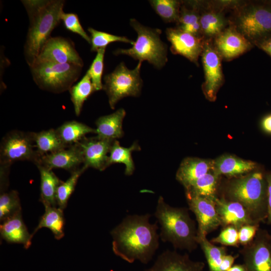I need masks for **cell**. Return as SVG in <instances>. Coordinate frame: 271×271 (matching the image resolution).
<instances>
[{
	"instance_id": "6da1fadb",
	"label": "cell",
	"mask_w": 271,
	"mask_h": 271,
	"mask_svg": "<svg viewBox=\"0 0 271 271\" xmlns=\"http://www.w3.org/2000/svg\"><path fill=\"white\" fill-rule=\"evenodd\" d=\"M150 214L125 217L110 232L113 253L132 263L136 260L147 264L159 246L157 222H150Z\"/></svg>"
},
{
	"instance_id": "7a4b0ae2",
	"label": "cell",
	"mask_w": 271,
	"mask_h": 271,
	"mask_svg": "<svg viewBox=\"0 0 271 271\" xmlns=\"http://www.w3.org/2000/svg\"><path fill=\"white\" fill-rule=\"evenodd\" d=\"M29 19L24 45L26 62L30 67L35 62L51 34L60 23L65 3L63 0H25L22 1Z\"/></svg>"
},
{
	"instance_id": "3957f363",
	"label": "cell",
	"mask_w": 271,
	"mask_h": 271,
	"mask_svg": "<svg viewBox=\"0 0 271 271\" xmlns=\"http://www.w3.org/2000/svg\"><path fill=\"white\" fill-rule=\"evenodd\" d=\"M266 172L257 168L245 175L233 177L219 198L241 204L257 223L266 221L268 215Z\"/></svg>"
},
{
	"instance_id": "277c9868",
	"label": "cell",
	"mask_w": 271,
	"mask_h": 271,
	"mask_svg": "<svg viewBox=\"0 0 271 271\" xmlns=\"http://www.w3.org/2000/svg\"><path fill=\"white\" fill-rule=\"evenodd\" d=\"M155 216L161 226L159 236L163 241L190 252L197 248V228L187 208L171 206L160 196Z\"/></svg>"
},
{
	"instance_id": "5b68a950",
	"label": "cell",
	"mask_w": 271,
	"mask_h": 271,
	"mask_svg": "<svg viewBox=\"0 0 271 271\" xmlns=\"http://www.w3.org/2000/svg\"><path fill=\"white\" fill-rule=\"evenodd\" d=\"M229 20L253 45L271 36V1L237 2Z\"/></svg>"
},
{
	"instance_id": "8992f818",
	"label": "cell",
	"mask_w": 271,
	"mask_h": 271,
	"mask_svg": "<svg viewBox=\"0 0 271 271\" xmlns=\"http://www.w3.org/2000/svg\"><path fill=\"white\" fill-rule=\"evenodd\" d=\"M129 23L137 33L136 41L131 48L117 49L113 54L129 56L141 62L147 61L158 69L162 68L168 61V50L161 39V30L145 26L134 19Z\"/></svg>"
},
{
	"instance_id": "52a82bcc",
	"label": "cell",
	"mask_w": 271,
	"mask_h": 271,
	"mask_svg": "<svg viewBox=\"0 0 271 271\" xmlns=\"http://www.w3.org/2000/svg\"><path fill=\"white\" fill-rule=\"evenodd\" d=\"M30 68L34 81L41 89L56 93L69 90L82 68L72 64L44 61H36Z\"/></svg>"
},
{
	"instance_id": "ba28073f",
	"label": "cell",
	"mask_w": 271,
	"mask_h": 271,
	"mask_svg": "<svg viewBox=\"0 0 271 271\" xmlns=\"http://www.w3.org/2000/svg\"><path fill=\"white\" fill-rule=\"evenodd\" d=\"M142 63L139 62L136 68L129 69L122 62L104 77L102 89L106 92L111 109H114L117 102L125 97L140 95L143 86L140 75Z\"/></svg>"
},
{
	"instance_id": "9c48e42d",
	"label": "cell",
	"mask_w": 271,
	"mask_h": 271,
	"mask_svg": "<svg viewBox=\"0 0 271 271\" xmlns=\"http://www.w3.org/2000/svg\"><path fill=\"white\" fill-rule=\"evenodd\" d=\"M41 157L38 153L33 132L13 130L2 139L0 146L1 166L10 167L17 161H31L36 165Z\"/></svg>"
},
{
	"instance_id": "30bf717a",
	"label": "cell",
	"mask_w": 271,
	"mask_h": 271,
	"mask_svg": "<svg viewBox=\"0 0 271 271\" xmlns=\"http://www.w3.org/2000/svg\"><path fill=\"white\" fill-rule=\"evenodd\" d=\"M246 271H271V234L259 227L254 238L239 250Z\"/></svg>"
},
{
	"instance_id": "8fae6325",
	"label": "cell",
	"mask_w": 271,
	"mask_h": 271,
	"mask_svg": "<svg viewBox=\"0 0 271 271\" xmlns=\"http://www.w3.org/2000/svg\"><path fill=\"white\" fill-rule=\"evenodd\" d=\"M201 56L205 77L203 91L208 100L214 101L218 90L224 82V76L221 64L222 58L215 49L213 40L204 41Z\"/></svg>"
},
{
	"instance_id": "7c38bea8",
	"label": "cell",
	"mask_w": 271,
	"mask_h": 271,
	"mask_svg": "<svg viewBox=\"0 0 271 271\" xmlns=\"http://www.w3.org/2000/svg\"><path fill=\"white\" fill-rule=\"evenodd\" d=\"M36 61L72 64L81 67L83 66V61L73 42L61 37H51L42 48Z\"/></svg>"
},
{
	"instance_id": "4fadbf2b",
	"label": "cell",
	"mask_w": 271,
	"mask_h": 271,
	"mask_svg": "<svg viewBox=\"0 0 271 271\" xmlns=\"http://www.w3.org/2000/svg\"><path fill=\"white\" fill-rule=\"evenodd\" d=\"M198 2V1H197ZM218 5L198 2L201 33L204 40H213L229 26V20L223 12L230 7V2L218 3Z\"/></svg>"
},
{
	"instance_id": "5bb4252c",
	"label": "cell",
	"mask_w": 271,
	"mask_h": 271,
	"mask_svg": "<svg viewBox=\"0 0 271 271\" xmlns=\"http://www.w3.org/2000/svg\"><path fill=\"white\" fill-rule=\"evenodd\" d=\"M186 197L189 209L197 221L198 237L207 236L221 226L214 201L189 193H186Z\"/></svg>"
},
{
	"instance_id": "9a60e30c",
	"label": "cell",
	"mask_w": 271,
	"mask_h": 271,
	"mask_svg": "<svg viewBox=\"0 0 271 271\" xmlns=\"http://www.w3.org/2000/svg\"><path fill=\"white\" fill-rule=\"evenodd\" d=\"M166 34L173 54L182 55L198 65V58L202 54L205 41L203 38L176 27L167 28Z\"/></svg>"
},
{
	"instance_id": "2e32d148",
	"label": "cell",
	"mask_w": 271,
	"mask_h": 271,
	"mask_svg": "<svg viewBox=\"0 0 271 271\" xmlns=\"http://www.w3.org/2000/svg\"><path fill=\"white\" fill-rule=\"evenodd\" d=\"M113 142V140L100 138L97 136L83 139L78 143L82 153L83 166L86 169L93 168L100 171L109 167V153Z\"/></svg>"
},
{
	"instance_id": "e0dca14e",
	"label": "cell",
	"mask_w": 271,
	"mask_h": 271,
	"mask_svg": "<svg viewBox=\"0 0 271 271\" xmlns=\"http://www.w3.org/2000/svg\"><path fill=\"white\" fill-rule=\"evenodd\" d=\"M214 46L222 59L230 60L249 50L253 45L229 26L213 40Z\"/></svg>"
},
{
	"instance_id": "ac0fdd59",
	"label": "cell",
	"mask_w": 271,
	"mask_h": 271,
	"mask_svg": "<svg viewBox=\"0 0 271 271\" xmlns=\"http://www.w3.org/2000/svg\"><path fill=\"white\" fill-rule=\"evenodd\" d=\"M205 264L192 260L187 253L166 250L161 253L150 267L144 271H203Z\"/></svg>"
},
{
	"instance_id": "d6986e66",
	"label": "cell",
	"mask_w": 271,
	"mask_h": 271,
	"mask_svg": "<svg viewBox=\"0 0 271 271\" xmlns=\"http://www.w3.org/2000/svg\"><path fill=\"white\" fill-rule=\"evenodd\" d=\"M81 164H83V158L77 143L42 156L36 165H41L51 170L62 169L72 173L79 168Z\"/></svg>"
},
{
	"instance_id": "ffe728a7",
	"label": "cell",
	"mask_w": 271,
	"mask_h": 271,
	"mask_svg": "<svg viewBox=\"0 0 271 271\" xmlns=\"http://www.w3.org/2000/svg\"><path fill=\"white\" fill-rule=\"evenodd\" d=\"M214 202L222 227L232 226L239 230L244 225L259 224L252 219L248 212L240 203L219 197Z\"/></svg>"
},
{
	"instance_id": "44dd1931",
	"label": "cell",
	"mask_w": 271,
	"mask_h": 271,
	"mask_svg": "<svg viewBox=\"0 0 271 271\" xmlns=\"http://www.w3.org/2000/svg\"><path fill=\"white\" fill-rule=\"evenodd\" d=\"M213 169V161L188 157L184 159L180 164L176 178L186 189L194 181Z\"/></svg>"
},
{
	"instance_id": "7402d4cb",
	"label": "cell",
	"mask_w": 271,
	"mask_h": 271,
	"mask_svg": "<svg viewBox=\"0 0 271 271\" xmlns=\"http://www.w3.org/2000/svg\"><path fill=\"white\" fill-rule=\"evenodd\" d=\"M0 233L9 243H20L28 249L31 245L32 236L23 220L22 212L2 222Z\"/></svg>"
},
{
	"instance_id": "603a6c76",
	"label": "cell",
	"mask_w": 271,
	"mask_h": 271,
	"mask_svg": "<svg viewBox=\"0 0 271 271\" xmlns=\"http://www.w3.org/2000/svg\"><path fill=\"white\" fill-rule=\"evenodd\" d=\"M257 168V164L253 162L225 155L213 161V171L218 176L233 178L249 173Z\"/></svg>"
},
{
	"instance_id": "cb8c5ba5",
	"label": "cell",
	"mask_w": 271,
	"mask_h": 271,
	"mask_svg": "<svg viewBox=\"0 0 271 271\" xmlns=\"http://www.w3.org/2000/svg\"><path fill=\"white\" fill-rule=\"evenodd\" d=\"M126 114L123 108L113 113L100 116L95 121L96 133L100 138L116 140L123 136L122 121Z\"/></svg>"
},
{
	"instance_id": "d4e9b609",
	"label": "cell",
	"mask_w": 271,
	"mask_h": 271,
	"mask_svg": "<svg viewBox=\"0 0 271 271\" xmlns=\"http://www.w3.org/2000/svg\"><path fill=\"white\" fill-rule=\"evenodd\" d=\"M176 23L177 28L202 38L197 1L182 2L179 18Z\"/></svg>"
},
{
	"instance_id": "484cf974",
	"label": "cell",
	"mask_w": 271,
	"mask_h": 271,
	"mask_svg": "<svg viewBox=\"0 0 271 271\" xmlns=\"http://www.w3.org/2000/svg\"><path fill=\"white\" fill-rule=\"evenodd\" d=\"M44 206L45 212L31 234L32 238L40 229L47 228L51 231L55 239H61L64 236L65 219L63 210L58 207L48 205Z\"/></svg>"
},
{
	"instance_id": "4316f807",
	"label": "cell",
	"mask_w": 271,
	"mask_h": 271,
	"mask_svg": "<svg viewBox=\"0 0 271 271\" xmlns=\"http://www.w3.org/2000/svg\"><path fill=\"white\" fill-rule=\"evenodd\" d=\"M37 167L40 174V199L43 205L57 207L56 195L61 181L52 170L41 165Z\"/></svg>"
},
{
	"instance_id": "83f0119b",
	"label": "cell",
	"mask_w": 271,
	"mask_h": 271,
	"mask_svg": "<svg viewBox=\"0 0 271 271\" xmlns=\"http://www.w3.org/2000/svg\"><path fill=\"white\" fill-rule=\"evenodd\" d=\"M220 178L213 170L211 171L194 181L186 189V193L214 201L218 198Z\"/></svg>"
},
{
	"instance_id": "f1b7e54d",
	"label": "cell",
	"mask_w": 271,
	"mask_h": 271,
	"mask_svg": "<svg viewBox=\"0 0 271 271\" xmlns=\"http://www.w3.org/2000/svg\"><path fill=\"white\" fill-rule=\"evenodd\" d=\"M33 136L37 151L41 157L68 147L62 142L56 129L53 128L33 132Z\"/></svg>"
},
{
	"instance_id": "f546056e",
	"label": "cell",
	"mask_w": 271,
	"mask_h": 271,
	"mask_svg": "<svg viewBox=\"0 0 271 271\" xmlns=\"http://www.w3.org/2000/svg\"><path fill=\"white\" fill-rule=\"evenodd\" d=\"M56 129L67 146L78 143L88 133H96L95 129L75 120L65 122Z\"/></svg>"
},
{
	"instance_id": "4dcf8cb0",
	"label": "cell",
	"mask_w": 271,
	"mask_h": 271,
	"mask_svg": "<svg viewBox=\"0 0 271 271\" xmlns=\"http://www.w3.org/2000/svg\"><path fill=\"white\" fill-rule=\"evenodd\" d=\"M139 150H140V147L137 143H134L127 148L121 146L118 141H114L109 153V166L116 163L123 164L125 166V174L127 176L132 175L135 168L131 153Z\"/></svg>"
},
{
	"instance_id": "1f68e13d",
	"label": "cell",
	"mask_w": 271,
	"mask_h": 271,
	"mask_svg": "<svg viewBox=\"0 0 271 271\" xmlns=\"http://www.w3.org/2000/svg\"><path fill=\"white\" fill-rule=\"evenodd\" d=\"M95 89L87 72L83 78L69 90L71 100L76 116L81 113L84 101Z\"/></svg>"
},
{
	"instance_id": "d6a6232c",
	"label": "cell",
	"mask_w": 271,
	"mask_h": 271,
	"mask_svg": "<svg viewBox=\"0 0 271 271\" xmlns=\"http://www.w3.org/2000/svg\"><path fill=\"white\" fill-rule=\"evenodd\" d=\"M197 242L205 255L209 271H220L223 257L227 254L226 247L214 245L206 236H197Z\"/></svg>"
},
{
	"instance_id": "836d02e7",
	"label": "cell",
	"mask_w": 271,
	"mask_h": 271,
	"mask_svg": "<svg viewBox=\"0 0 271 271\" xmlns=\"http://www.w3.org/2000/svg\"><path fill=\"white\" fill-rule=\"evenodd\" d=\"M149 3L155 12L166 23H177L182 1L177 0H151Z\"/></svg>"
},
{
	"instance_id": "e575fe53",
	"label": "cell",
	"mask_w": 271,
	"mask_h": 271,
	"mask_svg": "<svg viewBox=\"0 0 271 271\" xmlns=\"http://www.w3.org/2000/svg\"><path fill=\"white\" fill-rule=\"evenodd\" d=\"M86 169L82 166L81 168L71 173V176L65 181L59 184L56 195L57 207L64 210L67 206L69 198L74 192L77 181Z\"/></svg>"
},
{
	"instance_id": "d590c367",
	"label": "cell",
	"mask_w": 271,
	"mask_h": 271,
	"mask_svg": "<svg viewBox=\"0 0 271 271\" xmlns=\"http://www.w3.org/2000/svg\"><path fill=\"white\" fill-rule=\"evenodd\" d=\"M22 212V207L18 192L16 190L1 193L0 221L6 219Z\"/></svg>"
},
{
	"instance_id": "8d00e7d4",
	"label": "cell",
	"mask_w": 271,
	"mask_h": 271,
	"mask_svg": "<svg viewBox=\"0 0 271 271\" xmlns=\"http://www.w3.org/2000/svg\"><path fill=\"white\" fill-rule=\"evenodd\" d=\"M88 31L90 34V50L92 52H97L100 49H106L108 44L115 42L128 43L132 45L134 44L132 40L124 36L99 31L90 27L88 29Z\"/></svg>"
},
{
	"instance_id": "74e56055",
	"label": "cell",
	"mask_w": 271,
	"mask_h": 271,
	"mask_svg": "<svg viewBox=\"0 0 271 271\" xmlns=\"http://www.w3.org/2000/svg\"><path fill=\"white\" fill-rule=\"evenodd\" d=\"M105 49H100L92 61L87 72L89 74L95 91L102 89V76L104 68V57Z\"/></svg>"
},
{
	"instance_id": "f35d334b",
	"label": "cell",
	"mask_w": 271,
	"mask_h": 271,
	"mask_svg": "<svg viewBox=\"0 0 271 271\" xmlns=\"http://www.w3.org/2000/svg\"><path fill=\"white\" fill-rule=\"evenodd\" d=\"M212 243H218L224 246L238 247V230L234 226H228L223 227L220 233L212 238Z\"/></svg>"
},
{
	"instance_id": "ab89813d",
	"label": "cell",
	"mask_w": 271,
	"mask_h": 271,
	"mask_svg": "<svg viewBox=\"0 0 271 271\" xmlns=\"http://www.w3.org/2000/svg\"><path fill=\"white\" fill-rule=\"evenodd\" d=\"M61 20L62 21L65 28L67 30L79 35L88 43L90 44V37L88 35L83 28L77 14L65 13L63 12L61 16Z\"/></svg>"
},
{
	"instance_id": "60d3db41",
	"label": "cell",
	"mask_w": 271,
	"mask_h": 271,
	"mask_svg": "<svg viewBox=\"0 0 271 271\" xmlns=\"http://www.w3.org/2000/svg\"><path fill=\"white\" fill-rule=\"evenodd\" d=\"M260 224L246 225L238 230V240L239 244L244 246L250 243L254 238L259 228Z\"/></svg>"
},
{
	"instance_id": "b9f144b4",
	"label": "cell",
	"mask_w": 271,
	"mask_h": 271,
	"mask_svg": "<svg viewBox=\"0 0 271 271\" xmlns=\"http://www.w3.org/2000/svg\"><path fill=\"white\" fill-rule=\"evenodd\" d=\"M266 180L267 185L268 215L266 223L271 225V171L266 172Z\"/></svg>"
},
{
	"instance_id": "7bdbcfd3",
	"label": "cell",
	"mask_w": 271,
	"mask_h": 271,
	"mask_svg": "<svg viewBox=\"0 0 271 271\" xmlns=\"http://www.w3.org/2000/svg\"><path fill=\"white\" fill-rule=\"evenodd\" d=\"M238 255L225 254L223 257L220 266V271H227L233 264Z\"/></svg>"
},
{
	"instance_id": "ee69618b",
	"label": "cell",
	"mask_w": 271,
	"mask_h": 271,
	"mask_svg": "<svg viewBox=\"0 0 271 271\" xmlns=\"http://www.w3.org/2000/svg\"><path fill=\"white\" fill-rule=\"evenodd\" d=\"M255 46H257L271 57V36L261 41Z\"/></svg>"
},
{
	"instance_id": "f6af8a7d",
	"label": "cell",
	"mask_w": 271,
	"mask_h": 271,
	"mask_svg": "<svg viewBox=\"0 0 271 271\" xmlns=\"http://www.w3.org/2000/svg\"><path fill=\"white\" fill-rule=\"evenodd\" d=\"M263 129L268 133H271V114L265 116L262 120Z\"/></svg>"
},
{
	"instance_id": "bcb514c9",
	"label": "cell",
	"mask_w": 271,
	"mask_h": 271,
	"mask_svg": "<svg viewBox=\"0 0 271 271\" xmlns=\"http://www.w3.org/2000/svg\"><path fill=\"white\" fill-rule=\"evenodd\" d=\"M227 271H246V270L243 263L233 265Z\"/></svg>"
}]
</instances>
